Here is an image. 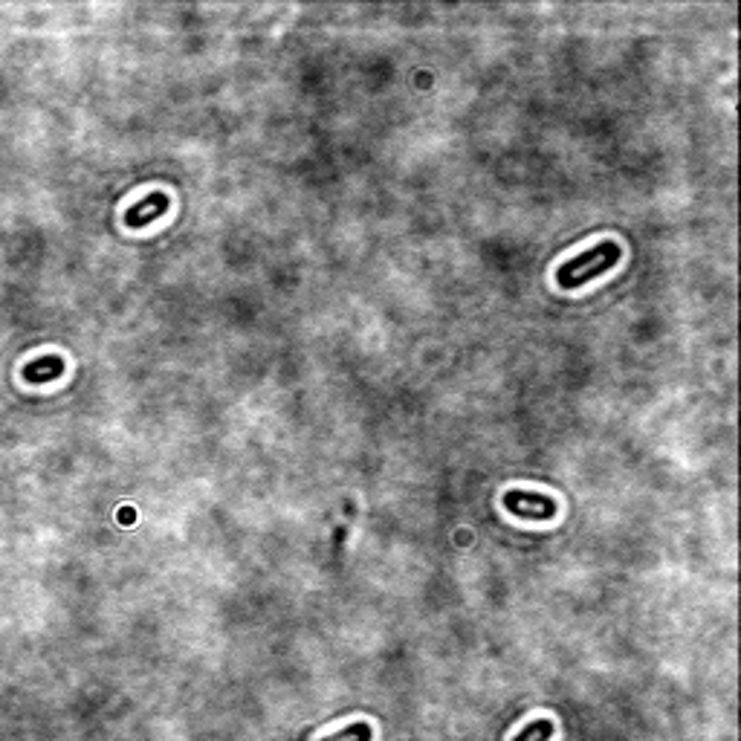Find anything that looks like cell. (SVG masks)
Masks as SVG:
<instances>
[{
  "mask_svg": "<svg viewBox=\"0 0 741 741\" xmlns=\"http://www.w3.org/2000/svg\"><path fill=\"white\" fill-rule=\"evenodd\" d=\"M64 371V362L58 357L53 359H41V362H32L27 368V380L32 383H41V380H47V377H58Z\"/></svg>",
  "mask_w": 741,
  "mask_h": 741,
  "instance_id": "5",
  "label": "cell"
},
{
  "mask_svg": "<svg viewBox=\"0 0 741 741\" xmlns=\"http://www.w3.org/2000/svg\"><path fill=\"white\" fill-rule=\"evenodd\" d=\"M556 733V724L550 718H536L533 724H527L522 733L513 741H550Z\"/></svg>",
  "mask_w": 741,
  "mask_h": 741,
  "instance_id": "4",
  "label": "cell"
},
{
  "mask_svg": "<svg viewBox=\"0 0 741 741\" xmlns=\"http://www.w3.org/2000/svg\"><path fill=\"white\" fill-rule=\"evenodd\" d=\"M504 507L513 516L536 519V522H548V519L556 516V501L550 495L530 493V490H513V493H507L504 495Z\"/></svg>",
  "mask_w": 741,
  "mask_h": 741,
  "instance_id": "2",
  "label": "cell"
},
{
  "mask_svg": "<svg viewBox=\"0 0 741 741\" xmlns=\"http://www.w3.org/2000/svg\"><path fill=\"white\" fill-rule=\"evenodd\" d=\"M371 736H374L371 724L368 721H357V724H351V727H345V730H339L333 736H325L322 741H371Z\"/></svg>",
  "mask_w": 741,
  "mask_h": 741,
  "instance_id": "6",
  "label": "cell"
},
{
  "mask_svg": "<svg viewBox=\"0 0 741 741\" xmlns=\"http://www.w3.org/2000/svg\"><path fill=\"white\" fill-rule=\"evenodd\" d=\"M165 209H168V197L163 192H154L148 194L142 203L137 206H131L128 209V215H125V223L131 226V229H139V226H145V223H151L154 218H160Z\"/></svg>",
  "mask_w": 741,
  "mask_h": 741,
  "instance_id": "3",
  "label": "cell"
},
{
  "mask_svg": "<svg viewBox=\"0 0 741 741\" xmlns=\"http://www.w3.org/2000/svg\"><path fill=\"white\" fill-rule=\"evenodd\" d=\"M620 258H623L620 244L603 241V244H597V247L585 249V252L574 255L571 261H565V264L556 270V284H559L562 290H579L582 284H588V281H594V278H600L603 273H608L611 267H617Z\"/></svg>",
  "mask_w": 741,
  "mask_h": 741,
  "instance_id": "1",
  "label": "cell"
}]
</instances>
